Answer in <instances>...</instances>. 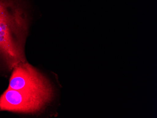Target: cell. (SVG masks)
I'll use <instances>...</instances> for the list:
<instances>
[{
  "instance_id": "obj_1",
  "label": "cell",
  "mask_w": 157,
  "mask_h": 118,
  "mask_svg": "<svg viewBox=\"0 0 157 118\" xmlns=\"http://www.w3.org/2000/svg\"><path fill=\"white\" fill-rule=\"evenodd\" d=\"M24 0H0V59L10 70L25 61L27 31Z\"/></svg>"
},
{
  "instance_id": "obj_2",
  "label": "cell",
  "mask_w": 157,
  "mask_h": 118,
  "mask_svg": "<svg viewBox=\"0 0 157 118\" xmlns=\"http://www.w3.org/2000/svg\"><path fill=\"white\" fill-rule=\"evenodd\" d=\"M54 92H32L8 89L0 97V110L36 113L52 100Z\"/></svg>"
},
{
  "instance_id": "obj_3",
  "label": "cell",
  "mask_w": 157,
  "mask_h": 118,
  "mask_svg": "<svg viewBox=\"0 0 157 118\" xmlns=\"http://www.w3.org/2000/svg\"><path fill=\"white\" fill-rule=\"evenodd\" d=\"M8 88L32 92H54L48 80L25 62L19 63L13 68Z\"/></svg>"
},
{
  "instance_id": "obj_4",
  "label": "cell",
  "mask_w": 157,
  "mask_h": 118,
  "mask_svg": "<svg viewBox=\"0 0 157 118\" xmlns=\"http://www.w3.org/2000/svg\"><path fill=\"white\" fill-rule=\"evenodd\" d=\"M0 111H1V110H0Z\"/></svg>"
}]
</instances>
